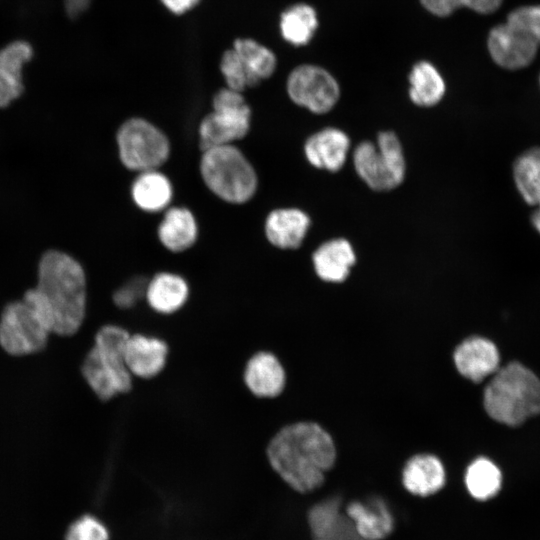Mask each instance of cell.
I'll use <instances>...</instances> for the list:
<instances>
[{"instance_id": "6da1fadb", "label": "cell", "mask_w": 540, "mask_h": 540, "mask_svg": "<svg viewBox=\"0 0 540 540\" xmlns=\"http://www.w3.org/2000/svg\"><path fill=\"white\" fill-rule=\"evenodd\" d=\"M23 300L50 334L73 335L86 313L83 267L62 251H47L38 265L37 285L26 291Z\"/></svg>"}, {"instance_id": "7a4b0ae2", "label": "cell", "mask_w": 540, "mask_h": 540, "mask_svg": "<svg viewBox=\"0 0 540 540\" xmlns=\"http://www.w3.org/2000/svg\"><path fill=\"white\" fill-rule=\"evenodd\" d=\"M267 458L289 488L309 495L325 484L326 473L335 465L336 448L320 425L297 422L274 435L267 446Z\"/></svg>"}, {"instance_id": "3957f363", "label": "cell", "mask_w": 540, "mask_h": 540, "mask_svg": "<svg viewBox=\"0 0 540 540\" xmlns=\"http://www.w3.org/2000/svg\"><path fill=\"white\" fill-rule=\"evenodd\" d=\"M483 405L495 421L519 426L540 413V379L519 362L497 369L486 385Z\"/></svg>"}, {"instance_id": "277c9868", "label": "cell", "mask_w": 540, "mask_h": 540, "mask_svg": "<svg viewBox=\"0 0 540 540\" xmlns=\"http://www.w3.org/2000/svg\"><path fill=\"white\" fill-rule=\"evenodd\" d=\"M130 334L116 325H105L97 332L94 346L82 364V375L101 400L130 391L132 375L125 362Z\"/></svg>"}, {"instance_id": "5b68a950", "label": "cell", "mask_w": 540, "mask_h": 540, "mask_svg": "<svg viewBox=\"0 0 540 540\" xmlns=\"http://www.w3.org/2000/svg\"><path fill=\"white\" fill-rule=\"evenodd\" d=\"M540 46V5L518 7L493 27L487 47L493 61L508 70L527 67Z\"/></svg>"}, {"instance_id": "8992f818", "label": "cell", "mask_w": 540, "mask_h": 540, "mask_svg": "<svg viewBox=\"0 0 540 540\" xmlns=\"http://www.w3.org/2000/svg\"><path fill=\"white\" fill-rule=\"evenodd\" d=\"M200 172L209 190L229 203H245L257 190L258 180L253 166L232 144L204 150Z\"/></svg>"}, {"instance_id": "52a82bcc", "label": "cell", "mask_w": 540, "mask_h": 540, "mask_svg": "<svg viewBox=\"0 0 540 540\" xmlns=\"http://www.w3.org/2000/svg\"><path fill=\"white\" fill-rule=\"evenodd\" d=\"M358 177L373 191H390L406 176V160L400 139L393 131H381L377 143L362 141L353 150Z\"/></svg>"}, {"instance_id": "ba28073f", "label": "cell", "mask_w": 540, "mask_h": 540, "mask_svg": "<svg viewBox=\"0 0 540 540\" xmlns=\"http://www.w3.org/2000/svg\"><path fill=\"white\" fill-rule=\"evenodd\" d=\"M251 109L242 92L224 87L212 98V111L199 126L200 147L206 149L232 144L246 136Z\"/></svg>"}, {"instance_id": "9c48e42d", "label": "cell", "mask_w": 540, "mask_h": 540, "mask_svg": "<svg viewBox=\"0 0 540 540\" xmlns=\"http://www.w3.org/2000/svg\"><path fill=\"white\" fill-rule=\"evenodd\" d=\"M116 140L121 162L133 171L157 169L169 157L170 144L166 135L143 118L126 120L118 129Z\"/></svg>"}, {"instance_id": "30bf717a", "label": "cell", "mask_w": 540, "mask_h": 540, "mask_svg": "<svg viewBox=\"0 0 540 540\" xmlns=\"http://www.w3.org/2000/svg\"><path fill=\"white\" fill-rule=\"evenodd\" d=\"M286 91L294 104L318 115L330 112L341 95L336 78L315 64H300L293 68L286 80Z\"/></svg>"}, {"instance_id": "8fae6325", "label": "cell", "mask_w": 540, "mask_h": 540, "mask_svg": "<svg viewBox=\"0 0 540 540\" xmlns=\"http://www.w3.org/2000/svg\"><path fill=\"white\" fill-rule=\"evenodd\" d=\"M50 332L22 299L7 304L0 318V345L13 356L41 351Z\"/></svg>"}, {"instance_id": "7c38bea8", "label": "cell", "mask_w": 540, "mask_h": 540, "mask_svg": "<svg viewBox=\"0 0 540 540\" xmlns=\"http://www.w3.org/2000/svg\"><path fill=\"white\" fill-rule=\"evenodd\" d=\"M342 510L363 540H384L394 529V516L390 506L377 492L345 501Z\"/></svg>"}, {"instance_id": "4fadbf2b", "label": "cell", "mask_w": 540, "mask_h": 540, "mask_svg": "<svg viewBox=\"0 0 540 540\" xmlns=\"http://www.w3.org/2000/svg\"><path fill=\"white\" fill-rule=\"evenodd\" d=\"M350 147V138L343 130L326 127L306 139L304 154L313 167L335 173L345 165Z\"/></svg>"}, {"instance_id": "5bb4252c", "label": "cell", "mask_w": 540, "mask_h": 540, "mask_svg": "<svg viewBox=\"0 0 540 540\" xmlns=\"http://www.w3.org/2000/svg\"><path fill=\"white\" fill-rule=\"evenodd\" d=\"M400 481L409 494L426 498L435 495L445 486L447 473L438 457L432 454H417L403 466Z\"/></svg>"}, {"instance_id": "9a60e30c", "label": "cell", "mask_w": 540, "mask_h": 540, "mask_svg": "<svg viewBox=\"0 0 540 540\" xmlns=\"http://www.w3.org/2000/svg\"><path fill=\"white\" fill-rule=\"evenodd\" d=\"M453 360L462 376L473 382H480L497 371L499 352L489 339L472 336L456 347Z\"/></svg>"}, {"instance_id": "2e32d148", "label": "cell", "mask_w": 540, "mask_h": 540, "mask_svg": "<svg viewBox=\"0 0 540 540\" xmlns=\"http://www.w3.org/2000/svg\"><path fill=\"white\" fill-rule=\"evenodd\" d=\"M33 55L32 45L22 39L13 40L0 49V108L9 106L22 95L23 70Z\"/></svg>"}, {"instance_id": "e0dca14e", "label": "cell", "mask_w": 540, "mask_h": 540, "mask_svg": "<svg viewBox=\"0 0 540 540\" xmlns=\"http://www.w3.org/2000/svg\"><path fill=\"white\" fill-rule=\"evenodd\" d=\"M311 226L309 215L298 208L272 210L265 220L268 241L280 249L299 248Z\"/></svg>"}, {"instance_id": "ac0fdd59", "label": "cell", "mask_w": 540, "mask_h": 540, "mask_svg": "<svg viewBox=\"0 0 540 540\" xmlns=\"http://www.w3.org/2000/svg\"><path fill=\"white\" fill-rule=\"evenodd\" d=\"M168 355L167 344L156 337L130 335L125 347L126 366L133 376L152 378L164 368Z\"/></svg>"}, {"instance_id": "d6986e66", "label": "cell", "mask_w": 540, "mask_h": 540, "mask_svg": "<svg viewBox=\"0 0 540 540\" xmlns=\"http://www.w3.org/2000/svg\"><path fill=\"white\" fill-rule=\"evenodd\" d=\"M357 260L352 244L345 238L323 242L312 254L316 275L325 282L341 283L347 279Z\"/></svg>"}, {"instance_id": "ffe728a7", "label": "cell", "mask_w": 540, "mask_h": 540, "mask_svg": "<svg viewBox=\"0 0 540 540\" xmlns=\"http://www.w3.org/2000/svg\"><path fill=\"white\" fill-rule=\"evenodd\" d=\"M285 371L278 358L270 352H258L247 362L244 382L249 391L262 398L278 396L285 386Z\"/></svg>"}, {"instance_id": "44dd1931", "label": "cell", "mask_w": 540, "mask_h": 540, "mask_svg": "<svg viewBox=\"0 0 540 540\" xmlns=\"http://www.w3.org/2000/svg\"><path fill=\"white\" fill-rule=\"evenodd\" d=\"M157 233L165 248L172 252H182L195 243L198 235L197 222L189 209L171 207L165 212Z\"/></svg>"}, {"instance_id": "7402d4cb", "label": "cell", "mask_w": 540, "mask_h": 540, "mask_svg": "<svg viewBox=\"0 0 540 540\" xmlns=\"http://www.w3.org/2000/svg\"><path fill=\"white\" fill-rule=\"evenodd\" d=\"M189 288L179 275L161 272L155 275L146 286L145 297L149 306L156 312L170 314L179 310L186 302Z\"/></svg>"}, {"instance_id": "603a6c76", "label": "cell", "mask_w": 540, "mask_h": 540, "mask_svg": "<svg viewBox=\"0 0 540 540\" xmlns=\"http://www.w3.org/2000/svg\"><path fill=\"white\" fill-rule=\"evenodd\" d=\"M409 98L423 108L441 102L446 93V83L436 66L426 60L416 62L409 73Z\"/></svg>"}, {"instance_id": "cb8c5ba5", "label": "cell", "mask_w": 540, "mask_h": 540, "mask_svg": "<svg viewBox=\"0 0 540 540\" xmlns=\"http://www.w3.org/2000/svg\"><path fill=\"white\" fill-rule=\"evenodd\" d=\"M172 195L171 182L157 169L139 172L131 186L134 203L146 212L163 210L169 205Z\"/></svg>"}, {"instance_id": "d4e9b609", "label": "cell", "mask_w": 540, "mask_h": 540, "mask_svg": "<svg viewBox=\"0 0 540 540\" xmlns=\"http://www.w3.org/2000/svg\"><path fill=\"white\" fill-rule=\"evenodd\" d=\"M318 15L307 3H295L281 12L279 31L282 39L294 47L307 45L318 28Z\"/></svg>"}, {"instance_id": "484cf974", "label": "cell", "mask_w": 540, "mask_h": 540, "mask_svg": "<svg viewBox=\"0 0 540 540\" xmlns=\"http://www.w3.org/2000/svg\"><path fill=\"white\" fill-rule=\"evenodd\" d=\"M232 48L257 86L274 74L278 61L268 46L251 37H239Z\"/></svg>"}, {"instance_id": "4316f807", "label": "cell", "mask_w": 540, "mask_h": 540, "mask_svg": "<svg viewBox=\"0 0 540 540\" xmlns=\"http://www.w3.org/2000/svg\"><path fill=\"white\" fill-rule=\"evenodd\" d=\"M512 179L527 205L533 206L540 199V146L529 147L514 159Z\"/></svg>"}, {"instance_id": "83f0119b", "label": "cell", "mask_w": 540, "mask_h": 540, "mask_svg": "<svg viewBox=\"0 0 540 540\" xmlns=\"http://www.w3.org/2000/svg\"><path fill=\"white\" fill-rule=\"evenodd\" d=\"M502 475L497 465L485 457H479L469 464L464 475L468 494L477 501H487L501 488Z\"/></svg>"}, {"instance_id": "f1b7e54d", "label": "cell", "mask_w": 540, "mask_h": 540, "mask_svg": "<svg viewBox=\"0 0 540 540\" xmlns=\"http://www.w3.org/2000/svg\"><path fill=\"white\" fill-rule=\"evenodd\" d=\"M219 70L226 87L230 89L243 93L246 89L257 86L232 47L222 53Z\"/></svg>"}, {"instance_id": "f546056e", "label": "cell", "mask_w": 540, "mask_h": 540, "mask_svg": "<svg viewBox=\"0 0 540 540\" xmlns=\"http://www.w3.org/2000/svg\"><path fill=\"white\" fill-rule=\"evenodd\" d=\"M430 14L448 17L455 10L466 7L480 14H490L498 10L503 0H419Z\"/></svg>"}, {"instance_id": "4dcf8cb0", "label": "cell", "mask_w": 540, "mask_h": 540, "mask_svg": "<svg viewBox=\"0 0 540 540\" xmlns=\"http://www.w3.org/2000/svg\"><path fill=\"white\" fill-rule=\"evenodd\" d=\"M109 533L105 525L97 518L84 516L69 529L66 540H108Z\"/></svg>"}, {"instance_id": "1f68e13d", "label": "cell", "mask_w": 540, "mask_h": 540, "mask_svg": "<svg viewBox=\"0 0 540 540\" xmlns=\"http://www.w3.org/2000/svg\"><path fill=\"white\" fill-rule=\"evenodd\" d=\"M146 286L145 278L135 277L114 292L113 301L120 308H131L142 296H145Z\"/></svg>"}, {"instance_id": "d6a6232c", "label": "cell", "mask_w": 540, "mask_h": 540, "mask_svg": "<svg viewBox=\"0 0 540 540\" xmlns=\"http://www.w3.org/2000/svg\"><path fill=\"white\" fill-rule=\"evenodd\" d=\"M163 7L174 15H183L197 7L201 0H160Z\"/></svg>"}, {"instance_id": "836d02e7", "label": "cell", "mask_w": 540, "mask_h": 540, "mask_svg": "<svg viewBox=\"0 0 540 540\" xmlns=\"http://www.w3.org/2000/svg\"><path fill=\"white\" fill-rule=\"evenodd\" d=\"M92 0H64L66 14L70 18L81 16L89 7Z\"/></svg>"}, {"instance_id": "e575fe53", "label": "cell", "mask_w": 540, "mask_h": 540, "mask_svg": "<svg viewBox=\"0 0 540 540\" xmlns=\"http://www.w3.org/2000/svg\"><path fill=\"white\" fill-rule=\"evenodd\" d=\"M532 207L534 209L530 215V223L534 231L540 235V199Z\"/></svg>"}, {"instance_id": "d590c367", "label": "cell", "mask_w": 540, "mask_h": 540, "mask_svg": "<svg viewBox=\"0 0 540 540\" xmlns=\"http://www.w3.org/2000/svg\"><path fill=\"white\" fill-rule=\"evenodd\" d=\"M539 82H540V78H539Z\"/></svg>"}]
</instances>
